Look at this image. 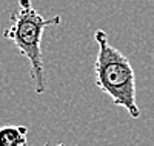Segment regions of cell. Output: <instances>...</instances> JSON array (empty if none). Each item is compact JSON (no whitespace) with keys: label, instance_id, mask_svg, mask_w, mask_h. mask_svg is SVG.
<instances>
[{"label":"cell","instance_id":"obj_3","mask_svg":"<svg viewBox=\"0 0 154 146\" xmlns=\"http://www.w3.org/2000/svg\"><path fill=\"white\" fill-rule=\"evenodd\" d=\"M28 132L26 126H0V146H28Z\"/></svg>","mask_w":154,"mask_h":146},{"label":"cell","instance_id":"obj_1","mask_svg":"<svg viewBox=\"0 0 154 146\" xmlns=\"http://www.w3.org/2000/svg\"><path fill=\"white\" fill-rule=\"evenodd\" d=\"M60 16L45 19L35 11L31 0H19L17 9L11 14V23L3 31V37L12 42L17 51L31 66V80L37 94L48 88V78L43 66L42 38L48 26L60 25Z\"/></svg>","mask_w":154,"mask_h":146},{"label":"cell","instance_id":"obj_4","mask_svg":"<svg viewBox=\"0 0 154 146\" xmlns=\"http://www.w3.org/2000/svg\"><path fill=\"white\" fill-rule=\"evenodd\" d=\"M43 146H66L65 143H59V144H49V143H46V144H43Z\"/></svg>","mask_w":154,"mask_h":146},{"label":"cell","instance_id":"obj_2","mask_svg":"<svg viewBox=\"0 0 154 146\" xmlns=\"http://www.w3.org/2000/svg\"><path fill=\"white\" fill-rule=\"evenodd\" d=\"M94 38L99 45L94 62L96 85L111 97L114 105L125 108L133 118H139L140 109L136 99V75L130 60L119 49L111 46L108 34L103 29H97Z\"/></svg>","mask_w":154,"mask_h":146}]
</instances>
